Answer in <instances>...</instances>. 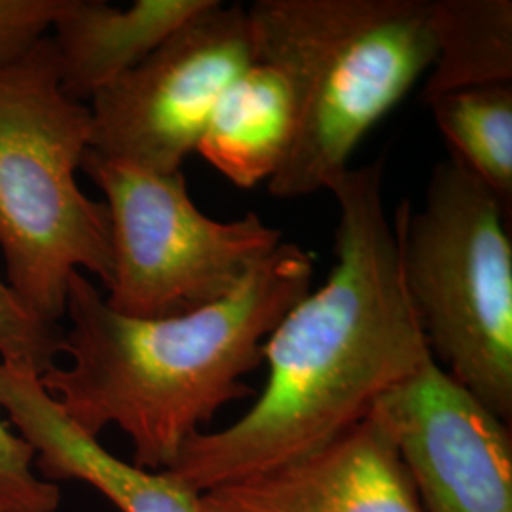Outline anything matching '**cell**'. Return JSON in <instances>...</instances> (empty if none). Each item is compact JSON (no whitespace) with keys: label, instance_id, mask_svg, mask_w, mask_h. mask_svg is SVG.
Instances as JSON below:
<instances>
[{"label":"cell","instance_id":"cell-1","mask_svg":"<svg viewBox=\"0 0 512 512\" xmlns=\"http://www.w3.org/2000/svg\"><path fill=\"white\" fill-rule=\"evenodd\" d=\"M329 192L334 266L264 340L260 397L230 427L188 440L167 469L196 494L325 448L433 357L406 293L384 162L349 167Z\"/></svg>","mask_w":512,"mask_h":512},{"label":"cell","instance_id":"cell-2","mask_svg":"<svg viewBox=\"0 0 512 512\" xmlns=\"http://www.w3.org/2000/svg\"><path fill=\"white\" fill-rule=\"evenodd\" d=\"M315 255L281 243L238 291L202 310L135 319L110 310L86 275L74 272L63 334L69 365L38 376L65 416L99 439L110 425L133 444V465L167 471L184 444L222 406L253 389L241 378L285 313L311 291Z\"/></svg>","mask_w":512,"mask_h":512},{"label":"cell","instance_id":"cell-3","mask_svg":"<svg viewBox=\"0 0 512 512\" xmlns=\"http://www.w3.org/2000/svg\"><path fill=\"white\" fill-rule=\"evenodd\" d=\"M256 57L285 74L298 105L293 147L268 192L329 190L366 133L435 61L431 0H256Z\"/></svg>","mask_w":512,"mask_h":512},{"label":"cell","instance_id":"cell-4","mask_svg":"<svg viewBox=\"0 0 512 512\" xmlns=\"http://www.w3.org/2000/svg\"><path fill=\"white\" fill-rule=\"evenodd\" d=\"M92 143V110L61 90L50 38L0 69V251L6 285L38 321L57 327L78 268L112 279L107 205L76 171Z\"/></svg>","mask_w":512,"mask_h":512},{"label":"cell","instance_id":"cell-5","mask_svg":"<svg viewBox=\"0 0 512 512\" xmlns=\"http://www.w3.org/2000/svg\"><path fill=\"white\" fill-rule=\"evenodd\" d=\"M511 213L450 156L420 209L397 205L404 285L433 359L499 420L512 421Z\"/></svg>","mask_w":512,"mask_h":512},{"label":"cell","instance_id":"cell-6","mask_svg":"<svg viewBox=\"0 0 512 512\" xmlns=\"http://www.w3.org/2000/svg\"><path fill=\"white\" fill-rule=\"evenodd\" d=\"M80 167L105 194L112 238L105 302L120 315L162 319L217 304L283 243L281 230L256 213L207 217L183 171L154 173L90 148Z\"/></svg>","mask_w":512,"mask_h":512},{"label":"cell","instance_id":"cell-7","mask_svg":"<svg viewBox=\"0 0 512 512\" xmlns=\"http://www.w3.org/2000/svg\"><path fill=\"white\" fill-rule=\"evenodd\" d=\"M255 61L247 8L209 0L93 97L90 150L154 173L183 171L222 93Z\"/></svg>","mask_w":512,"mask_h":512},{"label":"cell","instance_id":"cell-8","mask_svg":"<svg viewBox=\"0 0 512 512\" xmlns=\"http://www.w3.org/2000/svg\"><path fill=\"white\" fill-rule=\"evenodd\" d=\"M425 512H512L511 425L429 357L374 404Z\"/></svg>","mask_w":512,"mask_h":512},{"label":"cell","instance_id":"cell-9","mask_svg":"<svg viewBox=\"0 0 512 512\" xmlns=\"http://www.w3.org/2000/svg\"><path fill=\"white\" fill-rule=\"evenodd\" d=\"M202 512H425L384 423L372 412L306 458L200 494Z\"/></svg>","mask_w":512,"mask_h":512},{"label":"cell","instance_id":"cell-10","mask_svg":"<svg viewBox=\"0 0 512 512\" xmlns=\"http://www.w3.org/2000/svg\"><path fill=\"white\" fill-rule=\"evenodd\" d=\"M0 408L37 456L40 475L78 480L120 512H202L200 494L167 471H145L112 456L76 427L42 387L37 374L0 363Z\"/></svg>","mask_w":512,"mask_h":512},{"label":"cell","instance_id":"cell-11","mask_svg":"<svg viewBox=\"0 0 512 512\" xmlns=\"http://www.w3.org/2000/svg\"><path fill=\"white\" fill-rule=\"evenodd\" d=\"M209 0H135L116 8L103 0H63L50 42L61 90L92 101L139 65Z\"/></svg>","mask_w":512,"mask_h":512},{"label":"cell","instance_id":"cell-12","mask_svg":"<svg viewBox=\"0 0 512 512\" xmlns=\"http://www.w3.org/2000/svg\"><path fill=\"white\" fill-rule=\"evenodd\" d=\"M298 105L289 78L255 61L222 93L196 152L239 188L270 181L293 147Z\"/></svg>","mask_w":512,"mask_h":512},{"label":"cell","instance_id":"cell-13","mask_svg":"<svg viewBox=\"0 0 512 512\" xmlns=\"http://www.w3.org/2000/svg\"><path fill=\"white\" fill-rule=\"evenodd\" d=\"M435 61L421 90L444 93L512 82L511 0H431Z\"/></svg>","mask_w":512,"mask_h":512},{"label":"cell","instance_id":"cell-14","mask_svg":"<svg viewBox=\"0 0 512 512\" xmlns=\"http://www.w3.org/2000/svg\"><path fill=\"white\" fill-rule=\"evenodd\" d=\"M425 105L452 156L511 213L512 82L444 93Z\"/></svg>","mask_w":512,"mask_h":512},{"label":"cell","instance_id":"cell-15","mask_svg":"<svg viewBox=\"0 0 512 512\" xmlns=\"http://www.w3.org/2000/svg\"><path fill=\"white\" fill-rule=\"evenodd\" d=\"M61 488L38 473L33 446L0 418V512H57Z\"/></svg>","mask_w":512,"mask_h":512},{"label":"cell","instance_id":"cell-16","mask_svg":"<svg viewBox=\"0 0 512 512\" xmlns=\"http://www.w3.org/2000/svg\"><path fill=\"white\" fill-rule=\"evenodd\" d=\"M63 353V334L21 306L0 279V363L42 376Z\"/></svg>","mask_w":512,"mask_h":512},{"label":"cell","instance_id":"cell-17","mask_svg":"<svg viewBox=\"0 0 512 512\" xmlns=\"http://www.w3.org/2000/svg\"><path fill=\"white\" fill-rule=\"evenodd\" d=\"M63 0H0V69L18 63L52 29Z\"/></svg>","mask_w":512,"mask_h":512}]
</instances>
